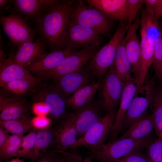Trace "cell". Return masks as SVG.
<instances>
[{"label": "cell", "instance_id": "d4e9b609", "mask_svg": "<svg viewBox=\"0 0 162 162\" xmlns=\"http://www.w3.org/2000/svg\"><path fill=\"white\" fill-rule=\"evenodd\" d=\"M100 84V81L98 80L80 89L67 99V105L75 110L88 104L93 101Z\"/></svg>", "mask_w": 162, "mask_h": 162}, {"label": "cell", "instance_id": "8fae6325", "mask_svg": "<svg viewBox=\"0 0 162 162\" xmlns=\"http://www.w3.org/2000/svg\"><path fill=\"white\" fill-rule=\"evenodd\" d=\"M100 40V34L96 31L69 21L64 49L73 51L76 48L99 45Z\"/></svg>", "mask_w": 162, "mask_h": 162}, {"label": "cell", "instance_id": "ba28073f", "mask_svg": "<svg viewBox=\"0 0 162 162\" xmlns=\"http://www.w3.org/2000/svg\"><path fill=\"white\" fill-rule=\"evenodd\" d=\"M99 45L87 47L67 57L54 69L43 75L44 78L58 80L65 75L83 67L99 50Z\"/></svg>", "mask_w": 162, "mask_h": 162}, {"label": "cell", "instance_id": "d6986e66", "mask_svg": "<svg viewBox=\"0 0 162 162\" xmlns=\"http://www.w3.org/2000/svg\"><path fill=\"white\" fill-rule=\"evenodd\" d=\"M45 47L44 43L41 40L25 43L18 47L13 55V62L26 68L47 53Z\"/></svg>", "mask_w": 162, "mask_h": 162}, {"label": "cell", "instance_id": "60d3db41", "mask_svg": "<svg viewBox=\"0 0 162 162\" xmlns=\"http://www.w3.org/2000/svg\"><path fill=\"white\" fill-rule=\"evenodd\" d=\"M2 127L0 126V148L5 143L10 135Z\"/></svg>", "mask_w": 162, "mask_h": 162}, {"label": "cell", "instance_id": "52a82bcc", "mask_svg": "<svg viewBox=\"0 0 162 162\" xmlns=\"http://www.w3.org/2000/svg\"><path fill=\"white\" fill-rule=\"evenodd\" d=\"M116 114L114 111L101 117L84 135L77 139L74 149L84 147L92 150L104 144L108 136H110Z\"/></svg>", "mask_w": 162, "mask_h": 162}, {"label": "cell", "instance_id": "603a6c76", "mask_svg": "<svg viewBox=\"0 0 162 162\" xmlns=\"http://www.w3.org/2000/svg\"><path fill=\"white\" fill-rule=\"evenodd\" d=\"M28 110V106L23 100L15 97L0 96V121L19 118L26 115Z\"/></svg>", "mask_w": 162, "mask_h": 162}, {"label": "cell", "instance_id": "9c48e42d", "mask_svg": "<svg viewBox=\"0 0 162 162\" xmlns=\"http://www.w3.org/2000/svg\"><path fill=\"white\" fill-rule=\"evenodd\" d=\"M125 85L117 75L113 63L101 81L100 88L102 105L107 113L113 112L120 103Z\"/></svg>", "mask_w": 162, "mask_h": 162}, {"label": "cell", "instance_id": "8992f818", "mask_svg": "<svg viewBox=\"0 0 162 162\" xmlns=\"http://www.w3.org/2000/svg\"><path fill=\"white\" fill-rule=\"evenodd\" d=\"M110 19L96 9L86 5L82 1L72 6L69 21L93 29L100 34L108 35L112 28Z\"/></svg>", "mask_w": 162, "mask_h": 162}, {"label": "cell", "instance_id": "7a4b0ae2", "mask_svg": "<svg viewBox=\"0 0 162 162\" xmlns=\"http://www.w3.org/2000/svg\"><path fill=\"white\" fill-rule=\"evenodd\" d=\"M158 20L153 10L142 9L140 19L141 64L138 82L140 87L144 84L149 68L152 64L155 40L159 29Z\"/></svg>", "mask_w": 162, "mask_h": 162}, {"label": "cell", "instance_id": "f35d334b", "mask_svg": "<svg viewBox=\"0 0 162 162\" xmlns=\"http://www.w3.org/2000/svg\"><path fill=\"white\" fill-rule=\"evenodd\" d=\"M32 112L35 116H45L50 114L49 109L44 102L38 101L34 103L32 107Z\"/></svg>", "mask_w": 162, "mask_h": 162}, {"label": "cell", "instance_id": "836d02e7", "mask_svg": "<svg viewBox=\"0 0 162 162\" xmlns=\"http://www.w3.org/2000/svg\"><path fill=\"white\" fill-rule=\"evenodd\" d=\"M145 155L149 162H162V140L152 139L146 147Z\"/></svg>", "mask_w": 162, "mask_h": 162}, {"label": "cell", "instance_id": "30bf717a", "mask_svg": "<svg viewBox=\"0 0 162 162\" xmlns=\"http://www.w3.org/2000/svg\"><path fill=\"white\" fill-rule=\"evenodd\" d=\"M0 22L9 39L18 47L26 42H33L35 31L20 16L12 14L2 16Z\"/></svg>", "mask_w": 162, "mask_h": 162}, {"label": "cell", "instance_id": "ffe728a7", "mask_svg": "<svg viewBox=\"0 0 162 162\" xmlns=\"http://www.w3.org/2000/svg\"><path fill=\"white\" fill-rule=\"evenodd\" d=\"M14 2L18 12L36 21L61 2L54 0H16Z\"/></svg>", "mask_w": 162, "mask_h": 162}, {"label": "cell", "instance_id": "6da1fadb", "mask_svg": "<svg viewBox=\"0 0 162 162\" xmlns=\"http://www.w3.org/2000/svg\"><path fill=\"white\" fill-rule=\"evenodd\" d=\"M72 1H63L37 19V31L52 50L64 48Z\"/></svg>", "mask_w": 162, "mask_h": 162}, {"label": "cell", "instance_id": "5b68a950", "mask_svg": "<svg viewBox=\"0 0 162 162\" xmlns=\"http://www.w3.org/2000/svg\"><path fill=\"white\" fill-rule=\"evenodd\" d=\"M155 76L137 90L124 116L121 131H125L152 108L156 90Z\"/></svg>", "mask_w": 162, "mask_h": 162}, {"label": "cell", "instance_id": "b9f144b4", "mask_svg": "<svg viewBox=\"0 0 162 162\" xmlns=\"http://www.w3.org/2000/svg\"><path fill=\"white\" fill-rule=\"evenodd\" d=\"M82 159V158L79 155L67 152V158L66 162H79Z\"/></svg>", "mask_w": 162, "mask_h": 162}, {"label": "cell", "instance_id": "4fadbf2b", "mask_svg": "<svg viewBox=\"0 0 162 162\" xmlns=\"http://www.w3.org/2000/svg\"><path fill=\"white\" fill-rule=\"evenodd\" d=\"M74 111L68 114L67 116L76 128L78 139L84 135L102 116L100 105L95 101H93Z\"/></svg>", "mask_w": 162, "mask_h": 162}, {"label": "cell", "instance_id": "d590c367", "mask_svg": "<svg viewBox=\"0 0 162 162\" xmlns=\"http://www.w3.org/2000/svg\"><path fill=\"white\" fill-rule=\"evenodd\" d=\"M52 118L45 116H35L31 119L33 129L37 131L46 130L52 127Z\"/></svg>", "mask_w": 162, "mask_h": 162}, {"label": "cell", "instance_id": "4dcf8cb0", "mask_svg": "<svg viewBox=\"0 0 162 162\" xmlns=\"http://www.w3.org/2000/svg\"><path fill=\"white\" fill-rule=\"evenodd\" d=\"M37 132V130L33 129L24 136L18 148L16 157L32 159Z\"/></svg>", "mask_w": 162, "mask_h": 162}, {"label": "cell", "instance_id": "7bdbcfd3", "mask_svg": "<svg viewBox=\"0 0 162 162\" xmlns=\"http://www.w3.org/2000/svg\"><path fill=\"white\" fill-rule=\"evenodd\" d=\"M157 1V0H143V4L145 5V8L154 10Z\"/></svg>", "mask_w": 162, "mask_h": 162}, {"label": "cell", "instance_id": "f6af8a7d", "mask_svg": "<svg viewBox=\"0 0 162 162\" xmlns=\"http://www.w3.org/2000/svg\"><path fill=\"white\" fill-rule=\"evenodd\" d=\"M10 2L9 0H0V7L2 8Z\"/></svg>", "mask_w": 162, "mask_h": 162}, {"label": "cell", "instance_id": "ee69618b", "mask_svg": "<svg viewBox=\"0 0 162 162\" xmlns=\"http://www.w3.org/2000/svg\"><path fill=\"white\" fill-rule=\"evenodd\" d=\"M20 158L16 157L15 158L12 159L10 160H7L5 162H24L22 159H21Z\"/></svg>", "mask_w": 162, "mask_h": 162}, {"label": "cell", "instance_id": "74e56055", "mask_svg": "<svg viewBox=\"0 0 162 162\" xmlns=\"http://www.w3.org/2000/svg\"><path fill=\"white\" fill-rule=\"evenodd\" d=\"M140 151H134L113 162H149L145 154Z\"/></svg>", "mask_w": 162, "mask_h": 162}, {"label": "cell", "instance_id": "44dd1931", "mask_svg": "<svg viewBox=\"0 0 162 162\" xmlns=\"http://www.w3.org/2000/svg\"><path fill=\"white\" fill-rule=\"evenodd\" d=\"M137 90V82L135 80L126 84L122 95L119 107L112 128L109 142L116 139L121 131L124 116Z\"/></svg>", "mask_w": 162, "mask_h": 162}, {"label": "cell", "instance_id": "9a60e30c", "mask_svg": "<svg viewBox=\"0 0 162 162\" xmlns=\"http://www.w3.org/2000/svg\"><path fill=\"white\" fill-rule=\"evenodd\" d=\"M38 101L44 102L48 106L52 120L62 122L66 117L67 99L55 87L39 93Z\"/></svg>", "mask_w": 162, "mask_h": 162}, {"label": "cell", "instance_id": "e0dca14e", "mask_svg": "<svg viewBox=\"0 0 162 162\" xmlns=\"http://www.w3.org/2000/svg\"><path fill=\"white\" fill-rule=\"evenodd\" d=\"M86 2L110 20L118 21L121 24L127 22V0H87Z\"/></svg>", "mask_w": 162, "mask_h": 162}, {"label": "cell", "instance_id": "d6a6232c", "mask_svg": "<svg viewBox=\"0 0 162 162\" xmlns=\"http://www.w3.org/2000/svg\"><path fill=\"white\" fill-rule=\"evenodd\" d=\"M36 83L25 80H16L0 84V86L16 94H25L32 89Z\"/></svg>", "mask_w": 162, "mask_h": 162}, {"label": "cell", "instance_id": "ab89813d", "mask_svg": "<svg viewBox=\"0 0 162 162\" xmlns=\"http://www.w3.org/2000/svg\"><path fill=\"white\" fill-rule=\"evenodd\" d=\"M155 17L158 19L160 17L162 20V0H157L154 8Z\"/></svg>", "mask_w": 162, "mask_h": 162}, {"label": "cell", "instance_id": "f546056e", "mask_svg": "<svg viewBox=\"0 0 162 162\" xmlns=\"http://www.w3.org/2000/svg\"><path fill=\"white\" fill-rule=\"evenodd\" d=\"M24 135H11L0 148L1 158L4 160L16 157L18 150Z\"/></svg>", "mask_w": 162, "mask_h": 162}, {"label": "cell", "instance_id": "7c38bea8", "mask_svg": "<svg viewBox=\"0 0 162 162\" xmlns=\"http://www.w3.org/2000/svg\"><path fill=\"white\" fill-rule=\"evenodd\" d=\"M140 25V20L138 17L136 21L129 26L122 41L131 65L133 76L137 83L141 64L140 41L136 33Z\"/></svg>", "mask_w": 162, "mask_h": 162}, {"label": "cell", "instance_id": "7dc6e473", "mask_svg": "<svg viewBox=\"0 0 162 162\" xmlns=\"http://www.w3.org/2000/svg\"><path fill=\"white\" fill-rule=\"evenodd\" d=\"M159 137H160L162 140V134L160 136H159Z\"/></svg>", "mask_w": 162, "mask_h": 162}, {"label": "cell", "instance_id": "484cf974", "mask_svg": "<svg viewBox=\"0 0 162 162\" xmlns=\"http://www.w3.org/2000/svg\"><path fill=\"white\" fill-rule=\"evenodd\" d=\"M122 41L117 48L113 63L117 75L126 84L135 80Z\"/></svg>", "mask_w": 162, "mask_h": 162}, {"label": "cell", "instance_id": "c3c4849f", "mask_svg": "<svg viewBox=\"0 0 162 162\" xmlns=\"http://www.w3.org/2000/svg\"><path fill=\"white\" fill-rule=\"evenodd\" d=\"M161 90L162 91V84L161 85Z\"/></svg>", "mask_w": 162, "mask_h": 162}, {"label": "cell", "instance_id": "5bb4252c", "mask_svg": "<svg viewBox=\"0 0 162 162\" xmlns=\"http://www.w3.org/2000/svg\"><path fill=\"white\" fill-rule=\"evenodd\" d=\"M92 75L86 66L57 80L55 87L67 99L78 90L89 84Z\"/></svg>", "mask_w": 162, "mask_h": 162}, {"label": "cell", "instance_id": "2e32d148", "mask_svg": "<svg viewBox=\"0 0 162 162\" xmlns=\"http://www.w3.org/2000/svg\"><path fill=\"white\" fill-rule=\"evenodd\" d=\"M55 142L53 147L59 151L66 152L74 149L77 140L76 128L67 115L62 122L54 128Z\"/></svg>", "mask_w": 162, "mask_h": 162}, {"label": "cell", "instance_id": "ac0fdd59", "mask_svg": "<svg viewBox=\"0 0 162 162\" xmlns=\"http://www.w3.org/2000/svg\"><path fill=\"white\" fill-rule=\"evenodd\" d=\"M74 52L67 48L52 50L25 68L28 71L41 76L54 69L64 58Z\"/></svg>", "mask_w": 162, "mask_h": 162}, {"label": "cell", "instance_id": "3957f363", "mask_svg": "<svg viewBox=\"0 0 162 162\" xmlns=\"http://www.w3.org/2000/svg\"><path fill=\"white\" fill-rule=\"evenodd\" d=\"M153 136L141 140L130 138L116 139L90 150L87 158L99 162H113L135 151L145 148Z\"/></svg>", "mask_w": 162, "mask_h": 162}, {"label": "cell", "instance_id": "8d00e7d4", "mask_svg": "<svg viewBox=\"0 0 162 162\" xmlns=\"http://www.w3.org/2000/svg\"><path fill=\"white\" fill-rule=\"evenodd\" d=\"M60 152L55 149L48 150L34 161L31 162H59L64 158L59 157Z\"/></svg>", "mask_w": 162, "mask_h": 162}, {"label": "cell", "instance_id": "1f68e13d", "mask_svg": "<svg viewBox=\"0 0 162 162\" xmlns=\"http://www.w3.org/2000/svg\"><path fill=\"white\" fill-rule=\"evenodd\" d=\"M152 64L155 76L162 82V28H159L155 40Z\"/></svg>", "mask_w": 162, "mask_h": 162}, {"label": "cell", "instance_id": "7402d4cb", "mask_svg": "<svg viewBox=\"0 0 162 162\" xmlns=\"http://www.w3.org/2000/svg\"><path fill=\"white\" fill-rule=\"evenodd\" d=\"M13 56L0 62V84L13 80H25L35 83L36 79L25 68L14 63Z\"/></svg>", "mask_w": 162, "mask_h": 162}, {"label": "cell", "instance_id": "83f0119b", "mask_svg": "<svg viewBox=\"0 0 162 162\" xmlns=\"http://www.w3.org/2000/svg\"><path fill=\"white\" fill-rule=\"evenodd\" d=\"M31 119L26 115L19 118L0 121V126L11 135H22L33 130Z\"/></svg>", "mask_w": 162, "mask_h": 162}, {"label": "cell", "instance_id": "4316f807", "mask_svg": "<svg viewBox=\"0 0 162 162\" xmlns=\"http://www.w3.org/2000/svg\"><path fill=\"white\" fill-rule=\"evenodd\" d=\"M55 142L54 128L37 131L33 156L31 162L46 152L48 149L53 147Z\"/></svg>", "mask_w": 162, "mask_h": 162}, {"label": "cell", "instance_id": "f1b7e54d", "mask_svg": "<svg viewBox=\"0 0 162 162\" xmlns=\"http://www.w3.org/2000/svg\"><path fill=\"white\" fill-rule=\"evenodd\" d=\"M152 109L155 134L159 137L162 134V91L161 86L156 88Z\"/></svg>", "mask_w": 162, "mask_h": 162}, {"label": "cell", "instance_id": "bcb514c9", "mask_svg": "<svg viewBox=\"0 0 162 162\" xmlns=\"http://www.w3.org/2000/svg\"><path fill=\"white\" fill-rule=\"evenodd\" d=\"M79 162H93L92 160L87 157L84 160L82 159Z\"/></svg>", "mask_w": 162, "mask_h": 162}, {"label": "cell", "instance_id": "277c9868", "mask_svg": "<svg viewBox=\"0 0 162 162\" xmlns=\"http://www.w3.org/2000/svg\"><path fill=\"white\" fill-rule=\"evenodd\" d=\"M129 27L127 24H120L109 42L99 49L86 65L98 80L101 82L113 64L117 48Z\"/></svg>", "mask_w": 162, "mask_h": 162}, {"label": "cell", "instance_id": "cb8c5ba5", "mask_svg": "<svg viewBox=\"0 0 162 162\" xmlns=\"http://www.w3.org/2000/svg\"><path fill=\"white\" fill-rule=\"evenodd\" d=\"M154 133V125L152 114H148L130 126L119 139L141 140L153 136Z\"/></svg>", "mask_w": 162, "mask_h": 162}, {"label": "cell", "instance_id": "e575fe53", "mask_svg": "<svg viewBox=\"0 0 162 162\" xmlns=\"http://www.w3.org/2000/svg\"><path fill=\"white\" fill-rule=\"evenodd\" d=\"M128 18L127 24L130 26L136 20L139 10L143 4V0H127Z\"/></svg>", "mask_w": 162, "mask_h": 162}]
</instances>
